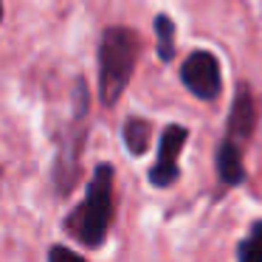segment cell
Here are the masks:
<instances>
[{
  "mask_svg": "<svg viewBox=\"0 0 262 262\" xmlns=\"http://www.w3.org/2000/svg\"><path fill=\"white\" fill-rule=\"evenodd\" d=\"M138 51H141V40L133 29L113 26L104 31L102 42H99V99L107 107H113L121 99L133 71H136Z\"/></svg>",
  "mask_w": 262,
  "mask_h": 262,
  "instance_id": "cell-1",
  "label": "cell"
},
{
  "mask_svg": "<svg viewBox=\"0 0 262 262\" xmlns=\"http://www.w3.org/2000/svg\"><path fill=\"white\" fill-rule=\"evenodd\" d=\"M110 220H113V166L99 164L88 186V198L76 206L65 226L71 237H76L82 245L99 248L107 237Z\"/></svg>",
  "mask_w": 262,
  "mask_h": 262,
  "instance_id": "cell-2",
  "label": "cell"
},
{
  "mask_svg": "<svg viewBox=\"0 0 262 262\" xmlns=\"http://www.w3.org/2000/svg\"><path fill=\"white\" fill-rule=\"evenodd\" d=\"M181 79L189 88V93H194L203 102H211V99L220 96V65L209 51H194L183 62Z\"/></svg>",
  "mask_w": 262,
  "mask_h": 262,
  "instance_id": "cell-3",
  "label": "cell"
},
{
  "mask_svg": "<svg viewBox=\"0 0 262 262\" xmlns=\"http://www.w3.org/2000/svg\"><path fill=\"white\" fill-rule=\"evenodd\" d=\"M189 133L183 127H166L164 136H161L158 144V158H155V166L149 169V181L155 186H172L178 181V158H181V149L186 144Z\"/></svg>",
  "mask_w": 262,
  "mask_h": 262,
  "instance_id": "cell-4",
  "label": "cell"
},
{
  "mask_svg": "<svg viewBox=\"0 0 262 262\" xmlns=\"http://www.w3.org/2000/svg\"><path fill=\"white\" fill-rule=\"evenodd\" d=\"M254 121H256V110H254V102H251V93L248 88H239L234 107H231V121H228V133H231L234 141L248 138L251 130H254Z\"/></svg>",
  "mask_w": 262,
  "mask_h": 262,
  "instance_id": "cell-5",
  "label": "cell"
},
{
  "mask_svg": "<svg viewBox=\"0 0 262 262\" xmlns=\"http://www.w3.org/2000/svg\"><path fill=\"white\" fill-rule=\"evenodd\" d=\"M217 172L226 183H239L243 181V161H239V149H237V141L228 138V141L220 144L217 149Z\"/></svg>",
  "mask_w": 262,
  "mask_h": 262,
  "instance_id": "cell-6",
  "label": "cell"
},
{
  "mask_svg": "<svg viewBox=\"0 0 262 262\" xmlns=\"http://www.w3.org/2000/svg\"><path fill=\"white\" fill-rule=\"evenodd\" d=\"M124 144L133 155H144L149 147V121L144 119H127L124 124Z\"/></svg>",
  "mask_w": 262,
  "mask_h": 262,
  "instance_id": "cell-7",
  "label": "cell"
},
{
  "mask_svg": "<svg viewBox=\"0 0 262 262\" xmlns=\"http://www.w3.org/2000/svg\"><path fill=\"white\" fill-rule=\"evenodd\" d=\"M155 37H158V57L164 59H172L175 54V26H172L169 17H155Z\"/></svg>",
  "mask_w": 262,
  "mask_h": 262,
  "instance_id": "cell-8",
  "label": "cell"
},
{
  "mask_svg": "<svg viewBox=\"0 0 262 262\" xmlns=\"http://www.w3.org/2000/svg\"><path fill=\"white\" fill-rule=\"evenodd\" d=\"M239 262H262V223H254L251 234L239 245Z\"/></svg>",
  "mask_w": 262,
  "mask_h": 262,
  "instance_id": "cell-9",
  "label": "cell"
},
{
  "mask_svg": "<svg viewBox=\"0 0 262 262\" xmlns=\"http://www.w3.org/2000/svg\"><path fill=\"white\" fill-rule=\"evenodd\" d=\"M48 262H85L79 254H74L71 248H62V245H54L51 254H48Z\"/></svg>",
  "mask_w": 262,
  "mask_h": 262,
  "instance_id": "cell-10",
  "label": "cell"
},
{
  "mask_svg": "<svg viewBox=\"0 0 262 262\" xmlns=\"http://www.w3.org/2000/svg\"><path fill=\"white\" fill-rule=\"evenodd\" d=\"M0 17H3V0H0Z\"/></svg>",
  "mask_w": 262,
  "mask_h": 262,
  "instance_id": "cell-11",
  "label": "cell"
}]
</instances>
